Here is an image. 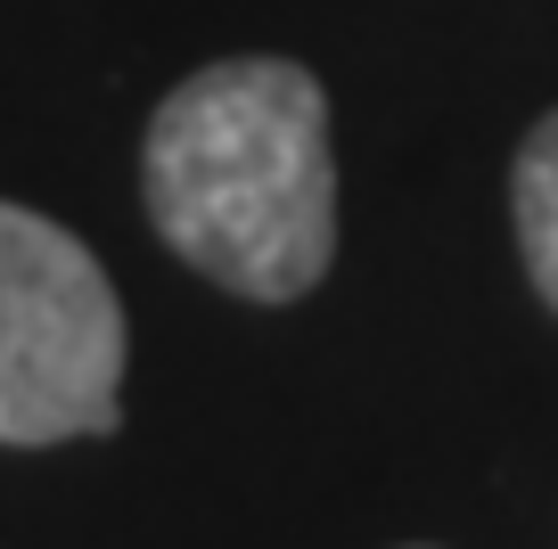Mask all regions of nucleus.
Instances as JSON below:
<instances>
[{"label":"nucleus","mask_w":558,"mask_h":549,"mask_svg":"<svg viewBox=\"0 0 558 549\" xmlns=\"http://www.w3.org/2000/svg\"><path fill=\"white\" fill-rule=\"evenodd\" d=\"M140 190L190 271L246 304H296L337 255L329 99L296 58L197 66L148 123Z\"/></svg>","instance_id":"1"},{"label":"nucleus","mask_w":558,"mask_h":549,"mask_svg":"<svg viewBox=\"0 0 558 549\" xmlns=\"http://www.w3.org/2000/svg\"><path fill=\"white\" fill-rule=\"evenodd\" d=\"M123 418V304L74 230L0 197V443H74Z\"/></svg>","instance_id":"2"},{"label":"nucleus","mask_w":558,"mask_h":549,"mask_svg":"<svg viewBox=\"0 0 558 549\" xmlns=\"http://www.w3.org/2000/svg\"><path fill=\"white\" fill-rule=\"evenodd\" d=\"M509 206H518V246L525 271H534L542 304L558 312V107L525 132L518 172H509Z\"/></svg>","instance_id":"3"}]
</instances>
